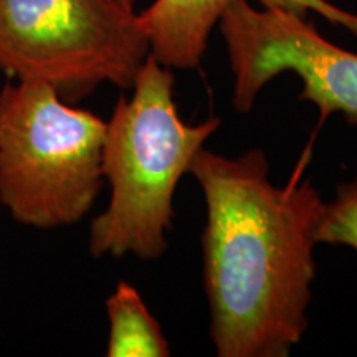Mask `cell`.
I'll return each instance as SVG.
<instances>
[{"instance_id": "obj_3", "label": "cell", "mask_w": 357, "mask_h": 357, "mask_svg": "<svg viewBox=\"0 0 357 357\" xmlns=\"http://www.w3.org/2000/svg\"><path fill=\"white\" fill-rule=\"evenodd\" d=\"M106 123L50 84L10 79L0 91V205L38 230L78 223L102 182Z\"/></svg>"}, {"instance_id": "obj_6", "label": "cell", "mask_w": 357, "mask_h": 357, "mask_svg": "<svg viewBox=\"0 0 357 357\" xmlns=\"http://www.w3.org/2000/svg\"><path fill=\"white\" fill-rule=\"evenodd\" d=\"M234 0H154L137 20L149 55L171 70H195L207 52L208 37Z\"/></svg>"}, {"instance_id": "obj_1", "label": "cell", "mask_w": 357, "mask_h": 357, "mask_svg": "<svg viewBox=\"0 0 357 357\" xmlns=\"http://www.w3.org/2000/svg\"><path fill=\"white\" fill-rule=\"evenodd\" d=\"M204 287L218 357H287L307 329L323 199L310 178L278 187L261 149L225 158L200 149Z\"/></svg>"}, {"instance_id": "obj_5", "label": "cell", "mask_w": 357, "mask_h": 357, "mask_svg": "<svg viewBox=\"0 0 357 357\" xmlns=\"http://www.w3.org/2000/svg\"><path fill=\"white\" fill-rule=\"evenodd\" d=\"M218 29L234 71V108L250 113L258 93L293 71L303 82L300 100L323 116L339 113L357 126V53L326 40L306 17L234 0Z\"/></svg>"}, {"instance_id": "obj_10", "label": "cell", "mask_w": 357, "mask_h": 357, "mask_svg": "<svg viewBox=\"0 0 357 357\" xmlns=\"http://www.w3.org/2000/svg\"><path fill=\"white\" fill-rule=\"evenodd\" d=\"M119 2H121L124 7L131 8V10H136V2H137V0H119Z\"/></svg>"}, {"instance_id": "obj_2", "label": "cell", "mask_w": 357, "mask_h": 357, "mask_svg": "<svg viewBox=\"0 0 357 357\" xmlns=\"http://www.w3.org/2000/svg\"><path fill=\"white\" fill-rule=\"evenodd\" d=\"M174 84L172 70L147 55L132 95L119 98L106 123L101 167L111 200L89 225V253L95 258L158 260L167 250L176 187L220 126L218 118L182 121Z\"/></svg>"}, {"instance_id": "obj_4", "label": "cell", "mask_w": 357, "mask_h": 357, "mask_svg": "<svg viewBox=\"0 0 357 357\" xmlns=\"http://www.w3.org/2000/svg\"><path fill=\"white\" fill-rule=\"evenodd\" d=\"M149 43L119 0H0V73L75 102L109 83L131 89Z\"/></svg>"}, {"instance_id": "obj_9", "label": "cell", "mask_w": 357, "mask_h": 357, "mask_svg": "<svg viewBox=\"0 0 357 357\" xmlns=\"http://www.w3.org/2000/svg\"><path fill=\"white\" fill-rule=\"evenodd\" d=\"M257 2L260 3V7L276 8V10H284L300 17H307L310 12H316L331 24L346 26L347 30L357 35L356 13L342 10L328 0H257Z\"/></svg>"}, {"instance_id": "obj_8", "label": "cell", "mask_w": 357, "mask_h": 357, "mask_svg": "<svg viewBox=\"0 0 357 357\" xmlns=\"http://www.w3.org/2000/svg\"><path fill=\"white\" fill-rule=\"evenodd\" d=\"M316 242L346 245L357 252V177L337 185L333 202L323 205Z\"/></svg>"}, {"instance_id": "obj_7", "label": "cell", "mask_w": 357, "mask_h": 357, "mask_svg": "<svg viewBox=\"0 0 357 357\" xmlns=\"http://www.w3.org/2000/svg\"><path fill=\"white\" fill-rule=\"evenodd\" d=\"M109 319L108 357H167V339L159 321L151 314L139 291L128 281H119L106 300Z\"/></svg>"}]
</instances>
